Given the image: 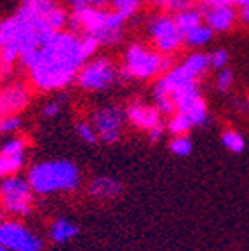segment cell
Wrapping results in <instances>:
<instances>
[{
    "mask_svg": "<svg viewBox=\"0 0 249 251\" xmlns=\"http://www.w3.org/2000/svg\"><path fill=\"white\" fill-rule=\"evenodd\" d=\"M89 59L82 35L70 30L52 33L23 65L28 82L39 93H58L75 84L82 65Z\"/></svg>",
    "mask_w": 249,
    "mask_h": 251,
    "instance_id": "obj_1",
    "label": "cell"
},
{
    "mask_svg": "<svg viewBox=\"0 0 249 251\" xmlns=\"http://www.w3.org/2000/svg\"><path fill=\"white\" fill-rule=\"evenodd\" d=\"M66 28L78 35L94 37L103 49H115L125 42L127 20L113 9L89 5L72 11Z\"/></svg>",
    "mask_w": 249,
    "mask_h": 251,
    "instance_id": "obj_2",
    "label": "cell"
},
{
    "mask_svg": "<svg viewBox=\"0 0 249 251\" xmlns=\"http://www.w3.org/2000/svg\"><path fill=\"white\" fill-rule=\"evenodd\" d=\"M174 65L173 56L162 54L155 47L141 40H132L124 47L121 61L122 80H140L148 82L155 80Z\"/></svg>",
    "mask_w": 249,
    "mask_h": 251,
    "instance_id": "obj_3",
    "label": "cell"
},
{
    "mask_svg": "<svg viewBox=\"0 0 249 251\" xmlns=\"http://www.w3.org/2000/svg\"><path fill=\"white\" fill-rule=\"evenodd\" d=\"M26 178L33 192L40 196L74 192L80 185V169L68 159H54L31 166Z\"/></svg>",
    "mask_w": 249,
    "mask_h": 251,
    "instance_id": "obj_4",
    "label": "cell"
},
{
    "mask_svg": "<svg viewBox=\"0 0 249 251\" xmlns=\"http://www.w3.org/2000/svg\"><path fill=\"white\" fill-rule=\"evenodd\" d=\"M121 78V65L108 54H96L82 65L75 86L84 93H106Z\"/></svg>",
    "mask_w": 249,
    "mask_h": 251,
    "instance_id": "obj_5",
    "label": "cell"
},
{
    "mask_svg": "<svg viewBox=\"0 0 249 251\" xmlns=\"http://www.w3.org/2000/svg\"><path fill=\"white\" fill-rule=\"evenodd\" d=\"M143 30L150 46L162 54L173 56L185 46V37L176 25L174 14L168 11L148 14L143 21Z\"/></svg>",
    "mask_w": 249,
    "mask_h": 251,
    "instance_id": "obj_6",
    "label": "cell"
},
{
    "mask_svg": "<svg viewBox=\"0 0 249 251\" xmlns=\"http://www.w3.org/2000/svg\"><path fill=\"white\" fill-rule=\"evenodd\" d=\"M33 188L28 178L9 175L0 180V206L12 216H30L33 211Z\"/></svg>",
    "mask_w": 249,
    "mask_h": 251,
    "instance_id": "obj_7",
    "label": "cell"
},
{
    "mask_svg": "<svg viewBox=\"0 0 249 251\" xmlns=\"http://www.w3.org/2000/svg\"><path fill=\"white\" fill-rule=\"evenodd\" d=\"M160 80L166 86V89L171 93L173 101L176 105V110L183 112L190 103H194L200 93V78L194 77L190 72L185 70L181 63H174L166 74L160 75Z\"/></svg>",
    "mask_w": 249,
    "mask_h": 251,
    "instance_id": "obj_8",
    "label": "cell"
},
{
    "mask_svg": "<svg viewBox=\"0 0 249 251\" xmlns=\"http://www.w3.org/2000/svg\"><path fill=\"white\" fill-rule=\"evenodd\" d=\"M89 122L94 126L98 138L105 145H113L122 138V127L127 122L125 119V106L117 103L100 105L91 110Z\"/></svg>",
    "mask_w": 249,
    "mask_h": 251,
    "instance_id": "obj_9",
    "label": "cell"
},
{
    "mask_svg": "<svg viewBox=\"0 0 249 251\" xmlns=\"http://www.w3.org/2000/svg\"><path fill=\"white\" fill-rule=\"evenodd\" d=\"M0 244L11 251H42L44 241L18 220L0 222Z\"/></svg>",
    "mask_w": 249,
    "mask_h": 251,
    "instance_id": "obj_10",
    "label": "cell"
},
{
    "mask_svg": "<svg viewBox=\"0 0 249 251\" xmlns=\"http://www.w3.org/2000/svg\"><path fill=\"white\" fill-rule=\"evenodd\" d=\"M164 115L159 112L153 103H147L141 98H134L125 105V119L134 129H140L143 133L152 131L155 126L162 124Z\"/></svg>",
    "mask_w": 249,
    "mask_h": 251,
    "instance_id": "obj_11",
    "label": "cell"
},
{
    "mask_svg": "<svg viewBox=\"0 0 249 251\" xmlns=\"http://www.w3.org/2000/svg\"><path fill=\"white\" fill-rule=\"evenodd\" d=\"M30 82L11 80L0 89V114H21L31 103Z\"/></svg>",
    "mask_w": 249,
    "mask_h": 251,
    "instance_id": "obj_12",
    "label": "cell"
},
{
    "mask_svg": "<svg viewBox=\"0 0 249 251\" xmlns=\"http://www.w3.org/2000/svg\"><path fill=\"white\" fill-rule=\"evenodd\" d=\"M202 16L214 33H228L239 21V9L234 4H207L202 5Z\"/></svg>",
    "mask_w": 249,
    "mask_h": 251,
    "instance_id": "obj_13",
    "label": "cell"
},
{
    "mask_svg": "<svg viewBox=\"0 0 249 251\" xmlns=\"http://www.w3.org/2000/svg\"><path fill=\"white\" fill-rule=\"evenodd\" d=\"M26 150H28L26 138L18 136V134H11V136L2 143L0 152L4 155L9 175H16V173L25 168V164H26Z\"/></svg>",
    "mask_w": 249,
    "mask_h": 251,
    "instance_id": "obj_14",
    "label": "cell"
},
{
    "mask_svg": "<svg viewBox=\"0 0 249 251\" xmlns=\"http://www.w3.org/2000/svg\"><path fill=\"white\" fill-rule=\"evenodd\" d=\"M124 192V187L119 180L112 176H98L89 181L87 185V194L93 199H115Z\"/></svg>",
    "mask_w": 249,
    "mask_h": 251,
    "instance_id": "obj_15",
    "label": "cell"
},
{
    "mask_svg": "<svg viewBox=\"0 0 249 251\" xmlns=\"http://www.w3.org/2000/svg\"><path fill=\"white\" fill-rule=\"evenodd\" d=\"M181 65L185 67V70L190 72V74L197 78L206 77V75L213 70V68H211V61H209V52H204L202 49H194V51H190L185 56Z\"/></svg>",
    "mask_w": 249,
    "mask_h": 251,
    "instance_id": "obj_16",
    "label": "cell"
},
{
    "mask_svg": "<svg viewBox=\"0 0 249 251\" xmlns=\"http://www.w3.org/2000/svg\"><path fill=\"white\" fill-rule=\"evenodd\" d=\"M150 94H152V103L159 108V112L162 115H173L176 112V105H174V101H173L171 93L166 89V86H164L159 77L153 80L152 93Z\"/></svg>",
    "mask_w": 249,
    "mask_h": 251,
    "instance_id": "obj_17",
    "label": "cell"
},
{
    "mask_svg": "<svg viewBox=\"0 0 249 251\" xmlns=\"http://www.w3.org/2000/svg\"><path fill=\"white\" fill-rule=\"evenodd\" d=\"M78 235V227L70 222V220L59 218L56 222H52L49 227V239L56 244H65L68 241L75 239Z\"/></svg>",
    "mask_w": 249,
    "mask_h": 251,
    "instance_id": "obj_18",
    "label": "cell"
},
{
    "mask_svg": "<svg viewBox=\"0 0 249 251\" xmlns=\"http://www.w3.org/2000/svg\"><path fill=\"white\" fill-rule=\"evenodd\" d=\"M214 35H216V33H214L206 23H202L185 33L183 35L185 46H187L190 51H194V49H204V47H207L211 42H213Z\"/></svg>",
    "mask_w": 249,
    "mask_h": 251,
    "instance_id": "obj_19",
    "label": "cell"
},
{
    "mask_svg": "<svg viewBox=\"0 0 249 251\" xmlns=\"http://www.w3.org/2000/svg\"><path fill=\"white\" fill-rule=\"evenodd\" d=\"M179 112H181V110H179ZM183 112L188 115V117H190L194 127H204V126H207V124H209V121H211L209 106H207L204 96H199V98L195 100L194 103H190V105H188Z\"/></svg>",
    "mask_w": 249,
    "mask_h": 251,
    "instance_id": "obj_20",
    "label": "cell"
},
{
    "mask_svg": "<svg viewBox=\"0 0 249 251\" xmlns=\"http://www.w3.org/2000/svg\"><path fill=\"white\" fill-rule=\"evenodd\" d=\"M174 20L178 28L181 30V33H187L190 31L192 28L199 26V25L204 23V16H202V9H197V7H187V9H181V11L174 12Z\"/></svg>",
    "mask_w": 249,
    "mask_h": 251,
    "instance_id": "obj_21",
    "label": "cell"
},
{
    "mask_svg": "<svg viewBox=\"0 0 249 251\" xmlns=\"http://www.w3.org/2000/svg\"><path fill=\"white\" fill-rule=\"evenodd\" d=\"M168 131L173 134V136H179V134H188L192 129H194V124H192L190 117H188L185 112H179L176 110L174 114L169 115L168 121Z\"/></svg>",
    "mask_w": 249,
    "mask_h": 251,
    "instance_id": "obj_22",
    "label": "cell"
},
{
    "mask_svg": "<svg viewBox=\"0 0 249 251\" xmlns=\"http://www.w3.org/2000/svg\"><path fill=\"white\" fill-rule=\"evenodd\" d=\"M143 4H145V0H112V2H110L113 11H117L121 16H124L127 21L140 14Z\"/></svg>",
    "mask_w": 249,
    "mask_h": 251,
    "instance_id": "obj_23",
    "label": "cell"
},
{
    "mask_svg": "<svg viewBox=\"0 0 249 251\" xmlns=\"http://www.w3.org/2000/svg\"><path fill=\"white\" fill-rule=\"evenodd\" d=\"M222 143L228 152L241 153L246 149V140L239 131L235 129H225L222 133Z\"/></svg>",
    "mask_w": 249,
    "mask_h": 251,
    "instance_id": "obj_24",
    "label": "cell"
},
{
    "mask_svg": "<svg viewBox=\"0 0 249 251\" xmlns=\"http://www.w3.org/2000/svg\"><path fill=\"white\" fill-rule=\"evenodd\" d=\"M234 82H235V74L232 68H222V70L216 72L214 75V87L218 93H230L232 87H234Z\"/></svg>",
    "mask_w": 249,
    "mask_h": 251,
    "instance_id": "obj_25",
    "label": "cell"
},
{
    "mask_svg": "<svg viewBox=\"0 0 249 251\" xmlns=\"http://www.w3.org/2000/svg\"><path fill=\"white\" fill-rule=\"evenodd\" d=\"M23 126L20 114H0V134H16Z\"/></svg>",
    "mask_w": 249,
    "mask_h": 251,
    "instance_id": "obj_26",
    "label": "cell"
},
{
    "mask_svg": "<svg viewBox=\"0 0 249 251\" xmlns=\"http://www.w3.org/2000/svg\"><path fill=\"white\" fill-rule=\"evenodd\" d=\"M150 5H153L159 11H168V12H178L181 9H187L194 5V0H145Z\"/></svg>",
    "mask_w": 249,
    "mask_h": 251,
    "instance_id": "obj_27",
    "label": "cell"
},
{
    "mask_svg": "<svg viewBox=\"0 0 249 251\" xmlns=\"http://www.w3.org/2000/svg\"><path fill=\"white\" fill-rule=\"evenodd\" d=\"M169 150L176 157H188L194 150V143L188 138V134H179V136H173L171 143H169Z\"/></svg>",
    "mask_w": 249,
    "mask_h": 251,
    "instance_id": "obj_28",
    "label": "cell"
},
{
    "mask_svg": "<svg viewBox=\"0 0 249 251\" xmlns=\"http://www.w3.org/2000/svg\"><path fill=\"white\" fill-rule=\"evenodd\" d=\"M75 129H77V136L84 143H87V145H96L98 141H100L96 129H94V126L89 121H78L77 126H75Z\"/></svg>",
    "mask_w": 249,
    "mask_h": 251,
    "instance_id": "obj_29",
    "label": "cell"
},
{
    "mask_svg": "<svg viewBox=\"0 0 249 251\" xmlns=\"http://www.w3.org/2000/svg\"><path fill=\"white\" fill-rule=\"evenodd\" d=\"M209 61H211V68L213 70H222V68H226L230 63V52L223 47H218L214 51L209 52Z\"/></svg>",
    "mask_w": 249,
    "mask_h": 251,
    "instance_id": "obj_30",
    "label": "cell"
},
{
    "mask_svg": "<svg viewBox=\"0 0 249 251\" xmlns=\"http://www.w3.org/2000/svg\"><path fill=\"white\" fill-rule=\"evenodd\" d=\"M61 110H63V98H54V100H51V101L44 103L42 115L46 119H54L61 114Z\"/></svg>",
    "mask_w": 249,
    "mask_h": 251,
    "instance_id": "obj_31",
    "label": "cell"
},
{
    "mask_svg": "<svg viewBox=\"0 0 249 251\" xmlns=\"http://www.w3.org/2000/svg\"><path fill=\"white\" fill-rule=\"evenodd\" d=\"M166 129H168V127H166V124H159V126H155V127H153L152 131H148V141H150V143H159L160 140H162L164 138V134H166Z\"/></svg>",
    "mask_w": 249,
    "mask_h": 251,
    "instance_id": "obj_32",
    "label": "cell"
},
{
    "mask_svg": "<svg viewBox=\"0 0 249 251\" xmlns=\"http://www.w3.org/2000/svg\"><path fill=\"white\" fill-rule=\"evenodd\" d=\"M207 4H234L237 7H244L249 4V0H202V5Z\"/></svg>",
    "mask_w": 249,
    "mask_h": 251,
    "instance_id": "obj_33",
    "label": "cell"
},
{
    "mask_svg": "<svg viewBox=\"0 0 249 251\" xmlns=\"http://www.w3.org/2000/svg\"><path fill=\"white\" fill-rule=\"evenodd\" d=\"M65 4L72 9V11H80L84 7H89L91 0H65Z\"/></svg>",
    "mask_w": 249,
    "mask_h": 251,
    "instance_id": "obj_34",
    "label": "cell"
},
{
    "mask_svg": "<svg viewBox=\"0 0 249 251\" xmlns=\"http://www.w3.org/2000/svg\"><path fill=\"white\" fill-rule=\"evenodd\" d=\"M4 176H9V169L4 161V155H2V152H0V180H2Z\"/></svg>",
    "mask_w": 249,
    "mask_h": 251,
    "instance_id": "obj_35",
    "label": "cell"
},
{
    "mask_svg": "<svg viewBox=\"0 0 249 251\" xmlns=\"http://www.w3.org/2000/svg\"><path fill=\"white\" fill-rule=\"evenodd\" d=\"M112 0H91V5L94 7H108Z\"/></svg>",
    "mask_w": 249,
    "mask_h": 251,
    "instance_id": "obj_36",
    "label": "cell"
},
{
    "mask_svg": "<svg viewBox=\"0 0 249 251\" xmlns=\"http://www.w3.org/2000/svg\"><path fill=\"white\" fill-rule=\"evenodd\" d=\"M244 110L246 112H249V94L244 98Z\"/></svg>",
    "mask_w": 249,
    "mask_h": 251,
    "instance_id": "obj_37",
    "label": "cell"
},
{
    "mask_svg": "<svg viewBox=\"0 0 249 251\" xmlns=\"http://www.w3.org/2000/svg\"><path fill=\"white\" fill-rule=\"evenodd\" d=\"M4 72V63H2V58H0V74Z\"/></svg>",
    "mask_w": 249,
    "mask_h": 251,
    "instance_id": "obj_38",
    "label": "cell"
},
{
    "mask_svg": "<svg viewBox=\"0 0 249 251\" xmlns=\"http://www.w3.org/2000/svg\"><path fill=\"white\" fill-rule=\"evenodd\" d=\"M0 251H11V250H7V248H5L4 244H0Z\"/></svg>",
    "mask_w": 249,
    "mask_h": 251,
    "instance_id": "obj_39",
    "label": "cell"
}]
</instances>
